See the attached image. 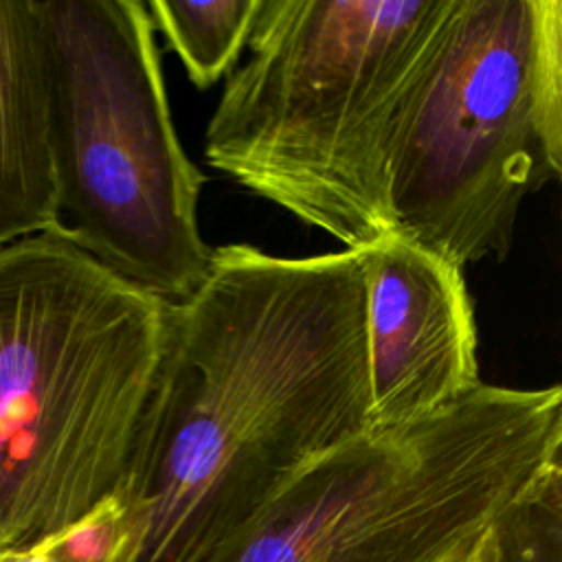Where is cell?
Returning a JSON list of instances; mask_svg holds the SVG:
<instances>
[{
  "label": "cell",
  "mask_w": 562,
  "mask_h": 562,
  "mask_svg": "<svg viewBox=\"0 0 562 562\" xmlns=\"http://www.w3.org/2000/svg\"><path fill=\"white\" fill-rule=\"evenodd\" d=\"M362 250L213 248L169 303L125 487V562H187L321 452L369 430Z\"/></svg>",
  "instance_id": "1"
},
{
  "label": "cell",
  "mask_w": 562,
  "mask_h": 562,
  "mask_svg": "<svg viewBox=\"0 0 562 562\" xmlns=\"http://www.w3.org/2000/svg\"><path fill=\"white\" fill-rule=\"evenodd\" d=\"M454 0H261L250 57L204 134V160L362 250L393 233L397 125Z\"/></svg>",
  "instance_id": "2"
},
{
  "label": "cell",
  "mask_w": 562,
  "mask_h": 562,
  "mask_svg": "<svg viewBox=\"0 0 562 562\" xmlns=\"http://www.w3.org/2000/svg\"><path fill=\"white\" fill-rule=\"evenodd\" d=\"M562 483V389L481 382L310 459L187 562H474Z\"/></svg>",
  "instance_id": "3"
},
{
  "label": "cell",
  "mask_w": 562,
  "mask_h": 562,
  "mask_svg": "<svg viewBox=\"0 0 562 562\" xmlns=\"http://www.w3.org/2000/svg\"><path fill=\"white\" fill-rule=\"evenodd\" d=\"M167 310L61 233L0 248V551L121 496Z\"/></svg>",
  "instance_id": "4"
},
{
  "label": "cell",
  "mask_w": 562,
  "mask_h": 562,
  "mask_svg": "<svg viewBox=\"0 0 562 562\" xmlns=\"http://www.w3.org/2000/svg\"><path fill=\"white\" fill-rule=\"evenodd\" d=\"M59 233L167 303L204 279L206 176L178 138L140 0H40Z\"/></svg>",
  "instance_id": "5"
},
{
  "label": "cell",
  "mask_w": 562,
  "mask_h": 562,
  "mask_svg": "<svg viewBox=\"0 0 562 562\" xmlns=\"http://www.w3.org/2000/svg\"><path fill=\"white\" fill-rule=\"evenodd\" d=\"M562 173V2L454 0L395 132L393 233L465 268L503 259Z\"/></svg>",
  "instance_id": "6"
},
{
  "label": "cell",
  "mask_w": 562,
  "mask_h": 562,
  "mask_svg": "<svg viewBox=\"0 0 562 562\" xmlns=\"http://www.w3.org/2000/svg\"><path fill=\"white\" fill-rule=\"evenodd\" d=\"M369 428L428 417L481 384L463 268L397 233L362 248Z\"/></svg>",
  "instance_id": "7"
},
{
  "label": "cell",
  "mask_w": 562,
  "mask_h": 562,
  "mask_svg": "<svg viewBox=\"0 0 562 562\" xmlns=\"http://www.w3.org/2000/svg\"><path fill=\"white\" fill-rule=\"evenodd\" d=\"M59 233L40 0H0V248Z\"/></svg>",
  "instance_id": "8"
},
{
  "label": "cell",
  "mask_w": 562,
  "mask_h": 562,
  "mask_svg": "<svg viewBox=\"0 0 562 562\" xmlns=\"http://www.w3.org/2000/svg\"><path fill=\"white\" fill-rule=\"evenodd\" d=\"M145 4L154 31L167 40L198 90L233 72L261 9V0H149Z\"/></svg>",
  "instance_id": "9"
},
{
  "label": "cell",
  "mask_w": 562,
  "mask_h": 562,
  "mask_svg": "<svg viewBox=\"0 0 562 562\" xmlns=\"http://www.w3.org/2000/svg\"><path fill=\"white\" fill-rule=\"evenodd\" d=\"M0 562H61L46 538H40L26 547L0 551Z\"/></svg>",
  "instance_id": "10"
},
{
  "label": "cell",
  "mask_w": 562,
  "mask_h": 562,
  "mask_svg": "<svg viewBox=\"0 0 562 562\" xmlns=\"http://www.w3.org/2000/svg\"><path fill=\"white\" fill-rule=\"evenodd\" d=\"M507 527V525H505ZM501 538H503V531L483 549V553L474 560V562H503L501 560Z\"/></svg>",
  "instance_id": "11"
}]
</instances>
